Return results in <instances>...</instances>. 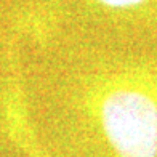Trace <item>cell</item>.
Masks as SVG:
<instances>
[{
    "mask_svg": "<svg viewBox=\"0 0 157 157\" xmlns=\"http://www.w3.org/2000/svg\"><path fill=\"white\" fill-rule=\"evenodd\" d=\"M75 109L106 157H157V67L114 64L85 74Z\"/></svg>",
    "mask_w": 157,
    "mask_h": 157,
    "instance_id": "obj_1",
    "label": "cell"
},
{
    "mask_svg": "<svg viewBox=\"0 0 157 157\" xmlns=\"http://www.w3.org/2000/svg\"><path fill=\"white\" fill-rule=\"evenodd\" d=\"M0 116L5 135L24 157H52L40 144L29 116V106L15 52L6 56V69L0 91Z\"/></svg>",
    "mask_w": 157,
    "mask_h": 157,
    "instance_id": "obj_2",
    "label": "cell"
},
{
    "mask_svg": "<svg viewBox=\"0 0 157 157\" xmlns=\"http://www.w3.org/2000/svg\"><path fill=\"white\" fill-rule=\"evenodd\" d=\"M91 3L108 13L122 15V13L146 11L147 6L157 3V0H91Z\"/></svg>",
    "mask_w": 157,
    "mask_h": 157,
    "instance_id": "obj_3",
    "label": "cell"
}]
</instances>
